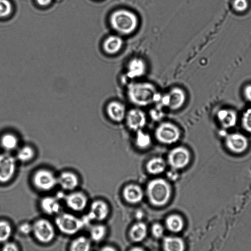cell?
I'll list each match as a JSON object with an SVG mask.
<instances>
[{
  "instance_id": "obj_1",
  "label": "cell",
  "mask_w": 251,
  "mask_h": 251,
  "mask_svg": "<svg viewBox=\"0 0 251 251\" xmlns=\"http://www.w3.org/2000/svg\"><path fill=\"white\" fill-rule=\"evenodd\" d=\"M127 93L131 102L138 106H147L160 98L155 87L149 82L132 83Z\"/></svg>"
},
{
  "instance_id": "obj_2",
  "label": "cell",
  "mask_w": 251,
  "mask_h": 251,
  "mask_svg": "<svg viewBox=\"0 0 251 251\" xmlns=\"http://www.w3.org/2000/svg\"><path fill=\"white\" fill-rule=\"evenodd\" d=\"M147 192L151 203L155 206H161L169 201L171 197V189L169 184L165 179L156 178L148 183Z\"/></svg>"
},
{
  "instance_id": "obj_3",
  "label": "cell",
  "mask_w": 251,
  "mask_h": 251,
  "mask_svg": "<svg viewBox=\"0 0 251 251\" xmlns=\"http://www.w3.org/2000/svg\"><path fill=\"white\" fill-rule=\"evenodd\" d=\"M110 23L118 32L128 34L136 28L138 20L135 15L128 10L121 9L114 12L110 17Z\"/></svg>"
},
{
  "instance_id": "obj_4",
  "label": "cell",
  "mask_w": 251,
  "mask_h": 251,
  "mask_svg": "<svg viewBox=\"0 0 251 251\" xmlns=\"http://www.w3.org/2000/svg\"><path fill=\"white\" fill-rule=\"evenodd\" d=\"M55 224L62 233L72 235L78 233L86 225L83 218L68 213H59L55 219Z\"/></svg>"
},
{
  "instance_id": "obj_5",
  "label": "cell",
  "mask_w": 251,
  "mask_h": 251,
  "mask_svg": "<svg viewBox=\"0 0 251 251\" xmlns=\"http://www.w3.org/2000/svg\"><path fill=\"white\" fill-rule=\"evenodd\" d=\"M32 232L38 241L45 244L52 241L55 235L52 223L44 218L38 219L34 223Z\"/></svg>"
},
{
  "instance_id": "obj_6",
  "label": "cell",
  "mask_w": 251,
  "mask_h": 251,
  "mask_svg": "<svg viewBox=\"0 0 251 251\" xmlns=\"http://www.w3.org/2000/svg\"><path fill=\"white\" fill-rule=\"evenodd\" d=\"M180 132L178 127L170 122H163L156 128L155 136L157 140L165 144H172L179 139Z\"/></svg>"
},
{
  "instance_id": "obj_7",
  "label": "cell",
  "mask_w": 251,
  "mask_h": 251,
  "mask_svg": "<svg viewBox=\"0 0 251 251\" xmlns=\"http://www.w3.org/2000/svg\"><path fill=\"white\" fill-rule=\"evenodd\" d=\"M34 186L38 189L48 191L57 185V176L50 170L42 169L36 171L32 177Z\"/></svg>"
},
{
  "instance_id": "obj_8",
  "label": "cell",
  "mask_w": 251,
  "mask_h": 251,
  "mask_svg": "<svg viewBox=\"0 0 251 251\" xmlns=\"http://www.w3.org/2000/svg\"><path fill=\"white\" fill-rule=\"evenodd\" d=\"M17 159L9 152L0 153V182L5 183L13 177L17 166Z\"/></svg>"
},
{
  "instance_id": "obj_9",
  "label": "cell",
  "mask_w": 251,
  "mask_h": 251,
  "mask_svg": "<svg viewBox=\"0 0 251 251\" xmlns=\"http://www.w3.org/2000/svg\"><path fill=\"white\" fill-rule=\"evenodd\" d=\"M190 154L183 147H177L172 149L168 155V162L172 169L178 170L184 168L189 163Z\"/></svg>"
},
{
  "instance_id": "obj_10",
  "label": "cell",
  "mask_w": 251,
  "mask_h": 251,
  "mask_svg": "<svg viewBox=\"0 0 251 251\" xmlns=\"http://www.w3.org/2000/svg\"><path fill=\"white\" fill-rule=\"evenodd\" d=\"M108 213L109 207L107 203L101 200H96L91 203L88 213L83 219L86 225L91 221L104 220Z\"/></svg>"
},
{
  "instance_id": "obj_11",
  "label": "cell",
  "mask_w": 251,
  "mask_h": 251,
  "mask_svg": "<svg viewBox=\"0 0 251 251\" xmlns=\"http://www.w3.org/2000/svg\"><path fill=\"white\" fill-rule=\"evenodd\" d=\"M186 100V95L180 88L174 87L162 99L163 105L167 106L172 110L181 108Z\"/></svg>"
},
{
  "instance_id": "obj_12",
  "label": "cell",
  "mask_w": 251,
  "mask_h": 251,
  "mask_svg": "<svg viewBox=\"0 0 251 251\" xmlns=\"http://www.w3.org/2000/svg\"><path fill=\"white\" fill-rule=\"evenodd\" d=\"M64 198L67 207L74 211H82L88 204V198L85 194L81 192H71L65 195Z\"/></svg>"
},
{
  "instance_id": "obj_13",
  "label": "cell",
  "mask_w": 251,
  "mask_h": 251,
  "mask_svg": "<svg viewBox=\"0 0 251 251\" xmlns=\"http://www.w3.org/2000/svg\"><path fill=\"white\" fill-rule=\"evenodd\" d=\"M226 145L231 151L235 153H240L247 149L248 141L244 135L239 133H234L226 136Z\"/></svg>"
},
{
  "instance_id": "obj_14",
  "label": "cell",
  "mask_w": 251,
  "mask_h": 251,
  "mask_svg": "<svg viewBox=\"0 0 251 251\" xmlns=\"http://www.w3.org/2000/svg\"><path fill=\"white\" fill-rule=\"evenodd\" d=\"M126 123L128 127L134 130L141 129L146 123L145 113L138 108H133L128 111L126 116Z\"/></svg>"
},
{
  "instance_id": "obj_15",
  "label": "cell",
  "mask_w": 251,
  "mask_h": 251,
  "mask_svg": "<svg viewBox=\"0 0 251 251\" xmlns=\"http://www.w3.org/2000/svg\"><path fill=\"white\" fill-rule=\"evenodd\" d=\"M57 185L64 190L72 191L79 185L77 176L71 171L62 172L57 177Z\"/></svg>"
},
{
  "instance_id": "obj_16",
  "label": "cell",
  "mask_w": 251,
  "mask_h": 251,
  "mask_svg": "<svg viewBox=\"0 0 251 251\" xmlns=\"http://www.w3.org/2000/svg\"><path fill=\"white\" fill-rule=\"evenodd\" d=\"M106 111L109 118L115 122H121L126 116L125 105L118 101L113 100L109 102Z\"/></svg>"
},
{
  "instance_id": "obj_17",
  "label": "cell",
  "mask_w": 251,
  "mask_h": 251,
  "mask_svg": "<svg viewBox=\"0 0 251 251\" xmlns=\"http://www.w3.org/2000/svg\"><path fill=\"white\" fill-rule=\"evenodd\" d=\"M125 200L130 203H137L143 199L144 193L142 188L137 185L131 184L125 187L123 192Z\"/></svg>"
},
{
  "instance_id": "obj_18",
  "label": "cell",
  "mask_w": 251,
  "mask_h": 251,
  "mask_svg": "<svg viewBox=\"0 0 251 251\" xmlns=\"http://www.w3.org/2000/svg\"><path fill=\"white\" fill-rule=\"evenodd\" d=\"M40 206L44 212L49 215L59 214L61 208L58 200L52 196H47L42 199Z\"/></svg>"
},
{
  "instance_id": "obj_19",
  "label": "cell",
  "mask_w": 251,
  "mask_h": 251,
  "mask_svg": "<svg viewBox=\"0 0 251 251\" xmlns=\"http://www.w3.org/2000/svg\"><path fill=\"white\" fill-rule=\"evenodd\" d=\"M146 66L143 59L140 58H132L129 61L127 66L128 76L133 78L143 75L146 71Z\"/></svg>"
},
{
  "instance_id": "obj_20",
  "label": "cell",
  "mask_w": 251,
  "mask_h": 251,
  "mask_svg": "<svg viewBox=\"0 0 251 251\" xmlns=\"http://www.w3.org/2000/svg\"><path fill=\"white\" fill-rule=\"evenodd\" d=\"M218 119L225 128H230L235 126L237 116L236 112L230 109L220 110L217 113Z\"/></svg>"
},
{
  "instance_id": "obj_21",
  "label": "cell",
  "mask_w": 251,
  "mask_h": 251,
  "mask_svg": "<svg viewBox=\"0 0 251 251\" xmlns=\"http://www.w3.org/2000/svg\"><path fill=\"white\" fill-rule=\"evenodd\" d=\"M123 44L121 37L111 35L107 37L103 44L104 51L109 54H114L120 51Z\"/></svg>"
},
{
  "instance_id": "obj_22",
  "label": "cell",
  "mask_w": 251,
  "mask_h": 251,
  "mask_svg": "<svg viewBox=\"0 0 251 251\" xmlns=\"http://www.w3.org/2000/svg\"><path fill=\"white\" fill-rule=\"evenodd\" d=\"M163 247L166 251H182L184 249V243L179 237L168 236L163 239Z\"/></svg>"
},
{
  "instance_id": "obj_23",
  "label": "cell",
  "mask_w": 251,
  "mask_h": 251,
  "mask_svg": "<svg viewBox=\"0 0 251 251\" xmlns=\"http://www.w3.org/2000/svg\"><path fill=\"white\" fill-rule=\"evenodd\" d=\"M147 227L142 222H138L134 224L129 231L131 239L134 242H139L143 240L147 234Z\"/></svg>"
},
{
  "instance_id": "obj_24",
  "label": "cell",
  "mask_w": 251,
  "mask_h": 251,
  "mask_svg": "<svg viewBox=\"0 0 251 251\" xmlns=\"http://www.w3.org/2000/svg\"><path fill=\"white\" fill-rule=\"evenodd\" d=\"M166 167L165 160L161 157H154L150 159L147 164L148 172L152 175H158L163 172Z\"/></svg>"
},
{
  "instance_id": "obj_25",
  "label": "cell",
  "mask_w": 251,
  "mask_h": 251,
  "mask_svg": "<svg viewBox=\"0 0 251 251\" xmlns=\"http://www.w3.org/2000/svg\"><path fill=\"white\" fill-rule=\"evenodd\" d=\"M91 247L89 239L84 236L75 238L71 243L70 250L72 251H88Z\"/></svg>"
},
{
  "instance_id": "obj_26",
  "label": "cell",
  "mask_w": 251,
  "mask_h": 251,
  "mask_svg": "<svg viewBox=\"0 0 251 251\" xmlns=\"http://www.w3.org/2000/svg\"><path fill=\"white\" fill-rule=\"evenodd\" d=\"M167 228L173 232H180L183 228L184 223L182 218L176 214L168 216L165 222Z\"/></svg>"
},
{
  "instance_id": "obj_27",
  "label": "cell",
  "mask_w": 251,
  "mask_h": 251,
  "mask_svg": "<svg viewBox=\"0 0 251 251\" xmlns=\"http://www.w3.org/2000/svg\"><path fill=\"white\" fill-rule=\"evenodd\" d=\"M2 148L7 152L15 150L18 145V139L12 133H6L2 136L0 140Z\"/></svg>"
},
{
  "instance_id": "obj_28",
  "label": "cell",
  "mask_w": 251,
  "mask_h": 251,
  "mask_svg": "<svg viewBox=\"0 0 251 251\" xmlns=\"http://www.w3.org/2000/svg\"><path fill=\"white\" fill-rule=\"evenodd\" d=\"M106 233L105 226L100 224L91 226L89 228L90 238L94 242H99L102 240Z\"/></svg>"
},
{
  "instance_id": "obj_29",
  "label": "cell",
  "mask_w": 251,
  "mask_h": 251,
  "mask_svg": "<svg viewBox=\"0 0 251 251\" xmlns=\"http://www.w3.org/2000/svg\"><path fill=\"white\" fill-rule=\"evenodd\" d=\"M35 152L32 148L28 146H24L19 149L16 154V159L20 162H26L31 160Z\"/></svg>"
},
{
  "instance_id": "obj_30",
  "label": "cell",
  "mask_w": 251,
  "mask_h": 251,
  "mask_svg": "<svg viewBox=\"0 0 251 251\" xmlns=\"http://www.w3.org/2000/svg\"><path fill=\"white\" fill-rule=\"evenodd\" d=\"M12 232L10 224L5 220H0V243L8 241Z\"/></svg>"
},
{
  "instance_id": "obj_31",
  "label": "cell",
  "mask_w": 251,
  "mask_h": 251,
  "mask_svg": "<svg viewBox=\"0 0 251 251\" xmlns=\"http://www.w3.org/2000/svg\"><path fill=\"white\" fill-rule=\"evenodd\" d=\"M151 143V138L148 134L143 132L141 129L137 130L136 138L137 146L142 149L148 147Z\"/></svg>"
},
{
  "instance_id": "obj_32",
  "label": "cell",
  "mask_w": 251,
  "mask_h": 251,
  "mask_svg": "<svg viewBox=\"0 0 251 251\" xmlns=\"http://www.w3.org/2000/svg\"><path fill=\"white\" fill-rule=\"evenodd\" d=\"M12 11V5L8 0H0V17L8 16Z\"/></svg>"
},
{
  "instance_id": "obj_33",
  "label": "cell",
  "mask_w": 251,
  "mask_h": 251,
  "mask_svg": "<svg viewBox=\"0 0 251 251\" xmlns=\"http://www.w3.org/2000/svg\"><path fill=\"white\" fill-rule=\"evenodd\" d=\"M242 124L246 131L251 132V107L244 113L242 118Z\"/></svg>"
},
{
  "instance_id": "obj_34",
  "label": "cell",
  "mask_w": 251,
  "mask_h": 251,
  "mask_svg": "<svg viewBox=\"0 0 251 251\" xmlns=\"http://www.w3.org/2000/svg\"><path fill=\"white\" fill-rule=\"evenodd\" d=\"M232 4L235 11L242 12L248 9L249 1L248 0H233Z\"/></svg>"
},
{
  "instance_id": "obj_35",
  "label": "cell",
  "mask_w": 251,
  "mask_h": 251,
  "mask_svg": "<svg viewBox=\"0 0 251 251\" xmlns=\"http://www.w3.org/2000/svg\"><path fill=\"white\" fill-rule=\"evenodd\" d=\"M153 235L156 238L162 237L164 234V230L163 226L159 223H155L151 227Z\"/></svg>"
},
{
  "instance_id": "obj_36",
  "label": "cell",
  "mask_w": 251,
  "mask_h": 251,
  "mask_svg": "<svg viewBox=\"0 0 251 251\" xmlns=\"http://www.w3.org/2000/svg\"><path fill=\"white\" fill-rule=\"evenodd\" d=\"M19 230L23 234H28L32 231V225L28 223H23L19 226Z\"/></svg>"
},
{
  "instance_id": "obj_37",
  "label": "cell",
  "mask_w": 251,
  "mask_h": 251,
  "mask_svg": "<svg viewBox=\"0 0 251 251\" xmlns=\"http://www.w3.org/2000/svg\"><path fill=\"white\" fill-rule=\"evenodd\" d=\"M2 250L4 251H17L18 247L15 243L8 241L3 244Z\"/></svg>"
},
{
  "instance_id": "obj_38",
  "label": "cell",
  "mask_w": 251,
  "mask_h": 251,
  "mask_svg": "<svg viewBox=\"0 0 251 251\" xmlns=\"http://www.w3.org/2000/svg\"><path fill=\"white\" fill-rule=\"evenodd\" d=\"M244 94L246 99L251 102V84L247 85L244 88Z\"/></svg>"
},
{
  "instance_id": "obj_39",
  "label": "cell",
  "mask_w": 251,
  "mask_h": 251,
  "mask_svg": "<svg viewBox=\"0 0 251 251\" xmlns=\"http://www.w3.org/2000/svg\"><path fill=\"white\" fill-rule=\"evenodd\" d=\"M168 177L172 180H176L178 177V174L176 172V170L172 169L167 173Z\"/></svg>"
},
{
  "instance_id": "obj_40",
  "label": "cell",
  "mask_w": 251,
  "mask_h": 251,
  "mask_svg": "<svg viewBox=\"0 0 251 251\" xmlns=\"http://www.w3.org/2000/svg\"><path fill=\"white\" fill-rule=\"evenodd\" d=\"M38 3L42 6H46L48 5L51 0H36Z\"/></svg>"
},
{
  "instance_id": "obj_41",
  "label": "cell",
  "mask_w": 251,
  "mask_h": 251,
  "mask_svg": "<svg viewBox=\"0 0 251 251\" xmlns=\"http://www.w3.org/2000/svg\"><path fill=\"white\" fill-rule=\"evenodd\" d=\"M103 251H113L115 250L114 249H113L111 247H105L102 249Z\"/></svg>"
},
{
  "instance_id": "obj_42",
  "label": "cell",
  "mask_w": 251,
  "mask_h": 251,
  "mask_svg": "<svg viewBox=\"0 0 251 251\" xmlns=\"http://www.w3.org/2000/svg\"><path fill=\"white\" fill-rule=\"evenodd\" d=\"M143 250V249L139 248H134V249H132V250H134V251H137V250L141 251V250Z\"/></svg>"
}]
</instances>
